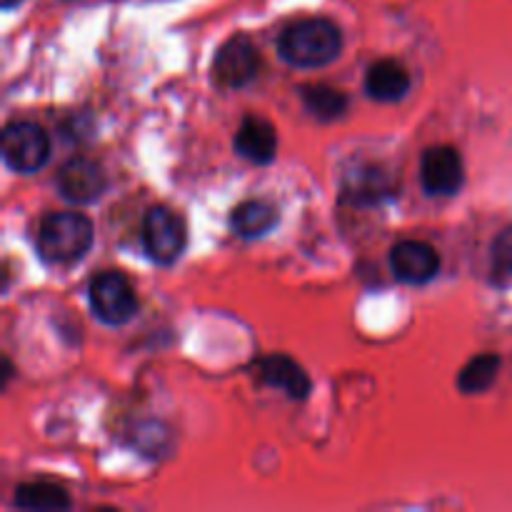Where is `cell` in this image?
Returning a JSON list of instances; mask_svg holds the SVG:
<instances>
[{
  "label": "cell",
  "instance_id": "1",
  "mask_svg": "<svg viewBox=\"0 0 512 512\" xmlns=\"http://www.w3.org/2000/svg\"><path fill=\"white\" fill-rule=\"evenodd\" d=\"M343 50V33L328 18H303L280 33L278 53L293 68H323Z\"/></svg>",
  "mask_w": 512,
  "mask_h": 512
},
{
  "label": "cell",
  "instance_id": "2",
  "mask_svg": "<svg viewBox=\"0 0 512 512\" xmlns=\"http://www.w3.org/2000/svg\"><path fill=\"white\" fill-rule=\"evenodd\" d=\"M93 245V223L83 213H48L38 225L35 248L50 265H73Z\"/></svg>",
  "mask_w": 512,
  "mask_h": 512
},
{
  "label": "cell",
  "instance_id": "3",
  "mask_svg": "<svg viewBox=\"0 0 512 512\" xmlns=\"http://www.w3.org/2000/svg\"><path fill=\"white\" fill-rule=\"evenodd\" d=\"M88 303L95 318L110 328L130 323L138 313V295H135L133 285L125 275L115 273V270L93 278L88 288Z\"/></svg>",
  "mask_w": 512,
  "mask_h": 512
},
{
  "label": "cell",
  "instance_id": "4",
  "mask_svg": "<svg viewBox=\"0 0 512 512\" xmlns=\"http://www.w3.org/2000/svg\"><path fill=\"white\" fill-rule=\"evenodd\" d=\"M3 160L13 173H35L50 158V140L40 125L28 120H15L3 130Z\"/></svg>",
  "mask_w": 512,
  "mask_h": 512
},
{
  "label": "cell",
  "instance_id": "5",
  "mask_svg": "<svg viewBox=\"0 0 512 512\" xmlns=\"http://www.w3.org/2000/svg\"><path fill=\"white\" fill-rule=\"evenodd\" d=\"M143 250L153 263L170 265L183 255L188 235H185V225L178 215L170 208L155 205L145 213L143 218Z\"/></svg>",
  "mask_w": 512,
  "mask_h": 512
},
{
  "label": "cell",
  "instance_id": "6",
  "mask_svg": "<svg viewBox=\"0 0 512 512\" xmlns=\"http://www.w3.org/2000/svg\"><path fill=\"white\" fill-rule=\"evenodd\" d=\"M260 70V55L248 35H233L218 48L213 60V83L223 90H238L253 83Z\"/></svg>",
  "mask_w": 512,
  "mask_h": 512
},
{
  "label": "cell",
  "instance_id": "7",
  "mask_svg": "<svg viewBox=\"0 0 512 512\" xmlns=\"http://www.w3.org/2000/svg\"><path fill=\"white\" fill-rule=\"evenodd\" d=\"M420 183L428 195H450L460 193L465 185L463 155L453 145H433L423 153L420 160Z\"/></svg>",
  "mask_w": 512,
  "mask_h": 512
},
{
  "label": "cell",
  "instance_id": "8",
  "mask_svg": "<svg viewBox=\"0 0 512 512\" xmlns=\"http://www.w3.org/2000/svg\"><path fill=\"white\" fill-rule=\"evenodd\" d=\"M393 275L405 285H425L438 275L440 255L423 240H403L390 250Z\"/></svg>",
  "mask_w": 512,
  "mask_h": 512
},
{
  "label": "cell",
  "instance_id": "9",
  "mask_svg": "<svg viewBox=\"0 0 512 512\" xmlns=\"http://www.w3.org/2000/svg\"><path fill=\"white\" fill-rule=\"evenodd\" d=\"M58 190L70 203H95L108 190V178L95 160L73 158L60 168Z\"/></svg>",
  "mask_w": 512,
  "mask_h": 512
},
{
  "label": "cell",
  "instance_id": "10",
  "mask_svg": "<svg viewBox=\"0 0 512 512\" xmlns=\"http://www.w3.org/2000/svg\"><path fill=\"white\" fill-rule=\"evenodd\" d=\"M395 195V178L383 165H358L345 173L343 200L353 205H378Z\"/></svg>",
  "mask_w": 512,
  "mask_h": 512
},
{
  "label": "cell",
  "instance_id": "11",
  "mask_svg": "<svg viewBox=\"0 0 512 512\" xmlns=\"http://www.w3.org/2000/svg\"><path fill=\"white\" fill-rule=\"evenodd\" d=\"M235 153L255 165L273 163L278 155V133L273 123L258 115H248L235 133Z\"/></svg>",
  "mask_w": 512,
  "mask_h": 512
},
{
  "label": "cell",
  "instance_id": "12",
  "mask_svg": "<svg viewBox=\"0 0 512 512\" xmlns=\"http://www.w3.org/2000/svg\"><path fill=\"white\" fill-rule=\"evenodd\" d=\"M258 378L263 385L283 390L293 400H305L310 395V378L288 355H268V358L260 360Z\"/></svg>",
  "mask_w": 512,
  "mask_h": 512
},
{
  "label": "cell",
  "instance_id": "13",
  "mask_svg": "<svg viewBox=\"0 0 512 512\" xmlns=\"http://www.w3.org/2000/svg\"><path fill=\"white\" fill-rule=\"evenodd\" d=\"M410 73L403 63L393 58L375 60L365 73V93L380 103H398L410 90Z\"/></svg>",
  "mask_w": 512,
  "mask_h": 512
},
{
  "label": "cell",
  "instance_id": "14",
  "mask_svg": "<svg viewBox=\"0 0 512 512\" xmlns=\"http://www.w3.org/2000/svg\"><path fill=\"white\" fill-rule=\"evenodd\" d=\"M280 213L268 200H245L230 213V228L245 240H255L268 235L278 225Z\"/></svg>",
  "mask_w": 512,
  "mask_h": 512
},
{
  "label": "cell",
  "instance_id": "15",
  "mask_svg": "<svg viewBox=\"0 0 512 512\" xmlns=\"http://www.w3.org/2000/svg\"><path fill=\"white\" fill-rule=\"evenodd\" d=\"M300 98H303L305 110H308L313 118L330 123V120H338L340 115H345L348 110L350 98L343 90H335L330 85H303L300 88Z\"/></svg>",
  "mask_w": 512,
  "mask_h": 512
},
{
  "label": "cell",
  "instance_id": "16",
  "mask_svg": "<svg viewBox=\"0 0 512 512\" xmlns=\"http://www.w3.org/2000/svg\"><path fill=\"white\" fill-rule=\"evenodd\" d=\"M15 505L23 510H65L70 508V498L60 485L25 483L15 490Z\"/></svg>",
  "mask_w": 512,
  "mask_h": 512
},
{
  "label": "cell",
  "instance_id": "17",
  "mask_svg": "<svg viewBox=\"0 0 512 512\" xmlns=\"http://www.w3.org/2000/svg\"><path fill=\"white\" fill-rule=\"evenodd\" d=\"M500 373V358L493 353H483V355H475L458 375V388L460 393L465 395H478L485 393L490 385L495 383Z\"/></svg>",
  "mask_w": 512,
  "mask_h": 512
},
{
  "label": "cell",
  "instance_id": "18",
  "mask_svg": "<svg viewBox=\"0 0 512 512\" xmlns=\"http://www.w3.org/2000/svg\"><path fill=\"white\" fill-rule=\"evenodd\" d=\"M493 273L500 280H512V225L493 240Z\"/></svg>",
  "mask_w": 512,
  "mask_h": 512
},
{
  "label": "cell",
  "instance_id": "19",
  "mask_svg": "<svg viewBox=\"0 0 512 512\" xmlns=\"http://www.w3.org/2000/svg\"><path fill=\"white\" fill-rule=\"evenodd\" d=\"M20 3H23V0H3V10H13V8H18Z\"/></svg>",
  "mask_w": 512,
  "mask_h": 512
}]
</instances>
